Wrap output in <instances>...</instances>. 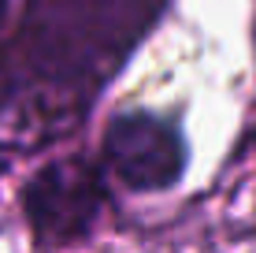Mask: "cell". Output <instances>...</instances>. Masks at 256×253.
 <instances>
[{
	"label": "cell",
	"instance_id": "cell-1",
	"mask_svg": "<svg viewBox=\"0 0 256 253\" xmlns=\"http://www.w3.org/2000/svg\"><path fill=\"white\" fill-rule=\"evenodd\" d=\"M174 0H22L0 30V142L41 149L86 127Z\"/></svg>",
	"mask_w": 256,
	"mask_h": 253
},
{
	"label": "cell",
	"instance_id": "cell-2",
	"mask_svg": "<svg viewBox=\"0 0 256 253\" xmlns=\"http://www.w3.org/2000/svg\"><path fill=\"white\" fill-rule=\"evenodd\" d=\"M19 212L38 249H70L93 238L108 212V175L86 149L52 156L19 186Z\"/></svg>",
	"mask_w": 256,
	"mask_h": 253
},
{
	"label": "cell",
	"instance_id": "cell-3",
	"mask_svg": "<svg viewBox=\"0 0 256 253\" xmlns=\"http://www.w3.org/2000/svg\"><path fill=\"white\" fill-rule=\"evenodd\" d=\"M182 116L156 108H116L100 134V168L126 194H171L190 171Z\"/></svg>",
	"mask_w": 256,
	"mask_h": 253
},
{
	"label": "cell",
	"instance_id": "cell-4",
	"mask_svg": "<svg viewBox=\"0 0 256 253\" xmlns=\"http://www.w3.org/2000/svg\"><path fill=\"white\" fill-rule=\"evenodd\" d=\"M12 168H15V153L0 149V182H4L8 175H12Z\"/></svg>",
	"mask_w": 256,
	"mask_h": 253
},
{
	"label": "cell",
	"instance_id": "cell-5",
	"mask_svg": "<svg viewBox=\"0 0 256 253\" xmlns=\"http://www.w3.org/2000/svg\"><path fill=\"white\" fill-rule=\"evenodd\" d=\"M8 19H12V0H0V30L8 26Z\"/></svg>",
	"mask_w": 256,
	"mask_h": 253
},
{
	"label": "cell",
	"instance_id": "cell-6",
	"mask_svg": "<svg viewBox=\"0 0 256 253\" xmlns=\"http://www.w3.org/2000/svg\"><path fill=\"white\" fill-rule=\"evenodd\" d=\"M245 138H249V145H252V153H256V116H252V123H249V130H245Z\"/></svg>",
	"mask_w": 256,
	"mask_h": 253
}]
</instances>
